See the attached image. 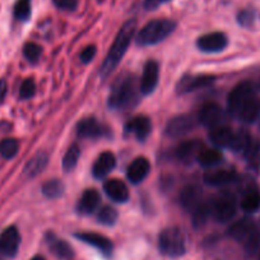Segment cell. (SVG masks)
Here are the masks:
<instances>
[{
  "label": "cell",
  "mask_w": 260,
  "mask_h": 260,
  "mask_svg": "<svg viewBox=\"0 0 260 260\" xmlns=\"http://www.w3.org/2000/svg\"><path fill=\"white\" fill-rule=\"evenodd\" d=\"M234 136L235 133L229 126H217L214 129H212L211 134H209V138H211V142L216 147H218V148H226V147L231 146Z\"/></svg>",
  "instance_id": "cell-25"
},
{
  "label": "cell",
  "mask_w": 260,
  "mask_h": 260,
  "mask_svg": "<svg viewBox=\"0 0 260 260\" xmlns=\"http://www.w3.org/2000/svg\"><path fill=\"white\" fill-rule=\"evenodd\" d=\"M19 151V143L17 139L7 138L0 142V156L6 159H11L17 156Z\"/></svg>",
  "instance_id": "cell-33"
},
{
  "label": "cell",
  "mask_w": 260,
  "mask_h": 260,
  "mask_svg": "<svg viewBox=\"0 0 260 260\" xmlns=\"http://www.w3.org/2000/svg\"><path fill=\"white\" fill-rule=\"evenodd\" d=\"M212 214V203H201L192 211V226L197 230L202 229L207 223Z\"/></svg>",
  "instance_id": "cell-29"
},
{
  "label": "cell",
  "mask_w": 260,
  "mask_h": 260,
  "mask_svg": "<svg viewBox=\"0 0 260 260\" xmlns=\"http://www.w3.org/2000/svg\"><path fill=\"white\" fill-rule=\"evenodd\" d=\"M204 182L211 186H223L231 184L236 179V174L232 170H214L204 174Z\"/></svg>",
  "instance_id": "cell-22"
},
{
  "label": "cell",
  "mask_w": 260,
  "mask_h": 260,
  "mask_svg": "<svg viewBox=\"0 0 260 260\" xmlns=\"http://www.w3.org/2000/svg\"><path fill=\"white\" fill-rule=\"evenodd\" d=\"M104 190L111 201L116 203H126L129 201V190L124 181L110 179L104 184Z\"/></svg>",
  "instance_id": "cell-15"
},
{
  "label": "cell",
  "mask_w": 260,
  "mask_h": 260,
  "mask_svg": "<svg viewBox=\"0 0 260 260\" xmlns=\"http://www.w3.org/2000/svg\"><path fill=\"white\" fill-rule=\"evenodd\" d=\"M152 122L147 116H136L130 120L126 125V132L130 134H134L139 142H144L151 134Z\"/></svg>",
  "instance_id": "cell-16"
},
{
  "label": "cell",
  "mask_w": 260,
  "mask_h": 260,
  "mask_svg": "<svg viewBox=\"0 0 260 260\" xmlns=\"http://www.w3.org/2000/svg\"><path fill=\"white\" fill-rule=\"evenodd\" d=\"M176 28V23L171 19H153L148 22L137 35L139 46H152L166 40Z\"/></svg>",
  "instance_id": "cell-3"
},
{
  "label": "cell",
  "mask_w": 260,
  "mask_h": 260,
  "mask_svg": "<svg viewBox=\"0 0 260 260\" xmlns=\"http://www.w3.org/2000/svg\"><path fill=\"white\" fill-rule=\"evenodd\" d=\"M64 192V184L60 180H50L42 186V194L49 199L60 198Z\"/></svg>",
  "instance_id": "cell-31"
},
{
  "label": "cell",
  "mask_w": 260,
  "mask_h": 260,
  "mask_svg": "<svg viewBox=\"0 0 260 260\" xmlns=\"http://www.w3.org/2000/svg\"><path fill=\"white\" fill-rule=\"evenodd\" d=\"M42 54V49L35 42H28V44L24 45L23 47V55L27 59V61L32 62V64H36L40 60Z\"/></svg>",
  "instance_id": "cell-38"
},
{
  "label": "cell",
  "mask_w": 260,
  "mask_h": 260,
  "mask_svg": "<svg viewBox=\"0 0 260 260\" xmlns=\"http://www.w3.org/2000/svg\"><path fill=\"white\" fill-rule=\"evenodd\" d=\"M259 114L260 101L257 99H255V96H252L249 101L245 102V105L241 107V110H240L236 117H239L242 122L251 124V122H254L257 119Z\"/></svg>",
  "instance_id": "cell-26"
},
{
  "label": "cell",
  "mask_w": 260,
  "mask_h": 260,
  "mask_svg": "<svg viewBox=\"0 0 260 260\" xmlns=\"http://www.w3.org/2000/svg\"><path fill=\"white\" fill-rule=\"evenodd\" d=\"M21 245V235L14 226L8 227L0 235V252L8 257L16 256Z\"/></svg>",
  "instance_id": "cell-9"
},
{
  "label": "cell",
  "mask_w": 260,
  "mask_h": 260,
  "mask_svg": "<svg viewBox=\"0 0 260 260\" xmlns=\"http://www.w3.org/2000/svg\"><path fill=\"white\" fill-rule=\"evenodd\" d=\"M202 202V187L199 185H187L181 190L180 203L186 211H194Z\"/></svg>",
  "instance_id": "cell-18"
},
{
  "label": "cell",
  "mask_w": 260,
  "mask_h": 260,
  "mask_svg": "<svg viewBox=\"0 0 260 260\" xmlns=\"http://www.w3.org/2000/svg\"><path fill=\"white\" fill-rule=\"evenodd\" d=\"M252 96H254V87L250 82H242V83L237 84L231 91L229 96V101H227L230 114L232 116H237L245 102L249 101Z\"/></svg>",
  "instance_id": "cell-6"
},
{
  "label": "cell",
  "mask_w": 260,
  "mask_h": 260,
  "mask_svg": "<svg viewBox=\"0 0 260 260\" xmlns=\"http://www.w3.org/2000/svg\"><path fill=\"white\" fill-rule=\"evenodd\" d=\"M151 171V164L146 157H138L134 159L130 166L127 167V179L133 184H139L147 177V175Z\"/></svg>",
  "instance_id": "cell-17"
},
{
  "label": "cell",
  "mask_w": 260,
  "mask_h": 260,
  "mask_svg": "<svg viewBox=\"0 0 260 260\" xmlns=\"http://www.w3.org/2000/svg\"><path fill=\"white\" fill-rule=\"evenodd\" d=\"M138 99V87L136 77L132 74H124L117 78L112 86L109 96V106L112 110H126L133 107Z\"/></svg>",
  "instance_id": "cell-2"
},
{
  "label": "cell",
  "mask_w": 260,
  "mask_h": 260,
  "mask_svg": "<svg viewBox=\"0 0 260 260\" xmlns=\"http://www.w3.org/2000/svg\"><path fill=\"white\" fill-rule=\"evenodd\" d=\"M251 143V138H250V134L245 130H241L239 133H236L232 139V143L230 146V148L234 149L235 152H245L247 149V147Z\"/></svg>",
  "instance_id": "cell-34"
},
{
  "label": "cell",
  "mask_w": 260,
  "mask_h": 260,
  "mask_svg": "<svg viewBox=\"0 0 260 260\" xmlns=\"http://www.w3.org/2000/svg\"><path fill=\"white\" fill-rule=\"evenodd\" d=\"M52 2H54V6L60 11L73 12L78 7V0H52Z\"/></svg>",
  "instance_id": "cell-41"
},
{
  "label": "cell",
  "mask_w": 260,
  "mask_h": 260,
  "mask_svg": "<svg viewBox=\"0 0 260 260\" xmlns=\"http://www.w3.org/2000/svg\"><path fill=\"white\" fill-rule=\"evenodd\" d=\"M197 44H198L201 51L218 52L222 51L227 46L229 40H227V36L223 32H212V34L199 37Z\"/></svg>",
  "instance_id": "cell-11"
},
{
  "label": "cell",
  "mask_w": 260,
  "mask_h": 260,
  "mask_svg": "<svg viewBox=\"0 0 260 260\" xmlns=\"http://www.w3.org/2000/svg\"><path fill=\"white\" fill-rule=\"evenodd\" d=\"M96 52H97V50H96V46H94V45H89V46H87L86 49L81 52L82 62H84V64H88V62H91L92 60H93V57L96 56Z\"/></svg>",
  "instance_id": "cell-42"
},
{
  "label": "cell",
  "mask_w": 260,
  "mask_h": 260,
  "mask_svg": "<svg viewBox=\"0 0 260 260\" xmlns=\"http://www.w3.org/2000/svg\"><path fill=\"white\" fill-rule=\"evenodd\" d=\"M213 82V76H206V74H202V76H186L180 79L176 89L179 93H189V92L197 91L199 88L211 86Z\"/></svg>",
  "instance_id": "cell-12"
},
{
  "label": "cell",
  "mask_w": 260,
  "mask_h": 260,
  "mask_svg": "<svg viewBox=\"0 0 260 260\" xmlns=\"http://www.w3.org/2000/svg\"><path fill=\"white\" fill-rule=\"evenodd\" d=\"M204 149L203 142L194 139V141L185 142L180 144L176 149V157L184 164H191L194 159H198L201 152Z\"/></svg>",
  "instance_id": "cell-14"
},
{
  "label": "cell",
  "mask_w": 260,
  "mask_h": 260,
  "mask_svg": "<svg viewBox=\"0 0 260 260\" xmlns=\"http://www.w3.org/2000/svg\"><path fill=\"white\" fill-rule=\"evenodd\" d=\"M117 212L115 211L112 207H104L101 211L99 212V221L100 223L105 224V226H114L117 221Z\"/></svg>",
  "instance_id": "cell-37"
},
{
  "label": "cell",
  "mask_w": 260,
  "mask_h": 260,
  "mask_svg": "<svg viewBox=\"0 0 260 260\" xmlns=\"http://www.w3.org/2000/svg\"><path fill=\"white\" fill-rule=\"evenodd\" d=\"M137 31V21L136 19H130V21L125 22L120 31L117 32L116 37H115L112 46L110 49L109 54H107L106 59H105L104 64H102L101 69H100V74L102 78L109 77L112 72L116 69L119 62L121 61L122 56L125 52L127 51L130 42L134 39V35Z\"/></svg>",
  "instance_id": "cell-1"
},
{
  "label": "cell",
  "mask_w": 260,
  "mask_h": 260,
  "mask_svg": "<svg viewBox=\"0 0 260 260\" xmlns=\"http://www.w3.org/2000/svg\"><path fill=\"white\" fill-rule=\"evenodd\" d=\"M35 93H36V83L34 79L28 78L23 81L19 88V97L23 100H29L35 96Z\"/></svg>",
  "instance_id": "cell-39"
},
{
  "label": "cell",
  "mask_w": 260,
  "mask_h": 260,
  "mask_svg": "<svg viewBox=\"0 0 260 260\" xmlns=\"http://www.w3.org/2000/svg\"><path fill=\"white\" fill-rule=\"evenodd\" d=\"M259 260H260V256H259Z\"/></svg>",
  "instance_id": "cell-47"
},
{
  "label": "cell",
  "mask_w": 260,
  "mask_h": 260,
  "mask_svg": "<svg viewBox=\"0 0 260 260\" xmlns=\"http://www.w3.org/2000/svg\"><path fill=\"white\" fill-rule=\"evenodd\" d=\"M195 126L194 117L190 115L182 114L179 116H175L167 122L166 134L171 138H181L189 134Z\"/></svg>",
  "instance_id": "cell-7"
},
{
  "label": "cell",
  "mask_w": 260,
  "mask_h": 260,
  "mask_svg": "<svg viewBox=\"0 0 260 260\" xmlns=\"http://www.w3.org/2000/svg\"><path fill=\"white\" fill-rule=\"evenodd\" d=\"M77 133L82 138L96 139L104 136L105 127L94 117H86L77 125Z\"/></svg>",
  "instance_id": "cell-19"
},
{
  "label": "cell",
  "mask_w": 260,
  "mask_h": 260,
  "mask_svg": "<svg viewBox=\"0 0 260 260\" xmlns=\"http://www.w3.org/2000/svg\"><path fill=\"white\" fill-rule=\"evenodd\" d=\"M171 0H144V7H146L148 11H153V9L158 8L159 6L165 3H169Z\"/></svg>",
  "instance_id": "cell-44"
},
{
  "label": "cell",
  "mask_w": 260,
  "mask_h": 260,
  "mask_svg": "<svg viewBox=\"0 0 260 260\" xmlns=\"http://www.w3.org/2000/svg\"><path fill=\"white\" fill-rule=\"evenodd\" d=\"M256 230L254 221L250 218H242L237 221L236 223L232 224L229 229V235L234 240L240 242H244L252 232Z\"/></svg>",
  "instance_id": "cell-21"
},
{
  "label": "cell",
  "mask_w": 260,
  "mask_h": 260,
  "mask_svg": "<svg viewBox=\"0 0 260 260\" xmlns=\"http://www.w3.org/2000/svg\"><path fill=\"white\" fill-rule=\"evenodd\" d=\"M14 17L21 22L28 21L31 17V0H18L14 6Z\"/></svg>",
  "instance_id": "cell-35"
},
{
  "label": "cell",
  "mask_w": 260,
  "mask_h": 260,
  "mask_svg": "<svg viewBox=\"0 0 260 260\" xmlns=\"http://www.w3.org/2000/svg\"><path fill=\"white\" fill-rule=\"evenodd\" d=\"M223 159V154H222L221 151L218 149H206L201 152L198 159L197 161L199 162V165L206 169H212V167L219 165Z\"/></svg>",
  "instance_id": "cell-28"
},
{
  "label": "cell",
  "mask_w": 260,
  "mask_h": 260,
  "mask_svg": "<svg viewBox=\"0 0 260 260\" xmlns=\"http://www.w3.org/2000/svg\"><path fill=\"white\" fill-rule=\"evenodd\" d=\"M7 92H8V86H7V82L4 79H0V104L4 101L7 96Z\"/></svg>",
  "instance_id": "cell-45"
},
{
  "label": "cell",
  "mask_w": 260,
  "mask_h": 260,
  "mask_svg": "<svg viewBox=\"0 0 260 260\" xmlns=\"http://www.w3.org/2000/svg\"><path fill=\"white\" fill-rule=\"evenodd\" d=\"M259 247H260V231L256 229L244 241V249H245V252H246V255L252 256V255L257 251Z\"/></svg>",
  "instance_id": "cell-36"
},
{
  "label": "cell",
  "mask_w": 260,
  "mask_h": 260,
  "mask_svg": "<svg viewBox=\"0 0 260 260\" xmlns=\"http://www.w3.org/2000/svg\"><path fill=\"white\" fill-rule=\"evenodd\" d=\"M159 78V67L158 62L154 60H149L144 65L142 79L139 82V91L143 94H151L156 89Z\"/></svg>",
  "instance_id": "cell-8"
},
{
  "label": "cell",
  "mask_w": 260,
  "mask_h": 260,
  "mask_svg": "<svg viewBox=\"0 0 260 260\" xmlns=\"http://www.w3.org/2000/svg\"><path fill=\"white\" fill-rule=\"evenodd\" d=\"M100 202H101V198H100V194L97 190H86L78 203V211L83 214L93 213V212L99 208Z\"/></svg>",
  "instance_id": "cell-24"
},
{
  "label": "cell",
  "mask_w": 260,
  "mask_h": 260,
  "mask_svg": "<svg viewBox=\"0 0 260 260\" xmlns=\"http://www.w3.org/2000/svg\"><path fill=\"white\" fill-rule=\"evenodd\" d=\"M47 245H49L50 250L52 254L56 255L57 257L64 260H71L74 256V250L71 245L64 240H59L54 237L52 235L47 236Z\"/></svg>",
  "instance_id": "cell-23"
},
{
  "label": "cell",
  "mask_w": 260,
  "mask_h": 260,
  "mask_svg": "<svg viewBox=\"0 0 260 260\" xmlns=\"http://www.w3.org/2000/svg\"><path fill=\"white\" fill-rule=\"evenodd\" d=\"M32 260H45V259L42 256H35Z\"/></svg>",
  "instance_id": "cell-46"
},
{
  "label": "cell",
  "mask_w": 260,
  "mask_h": 260,
  "mask_svg": "<svg viewBox=\"0 0 260 260\" xmlns=\"http://www.w3.org/2000/svg\"><path fill=\"white\" fill-rule=\"evenodd\" d=\"M223 110L221 106H218L217 104H206L201 109L199 112V121L202 125L207 127H211L214 129L217 126H221V124L223 122Z\"/></svg>",
  "instance_id": "cell-10"
},
{
  "label": "cell",
  "mask_w": 260,
  "mask_h": 260,
  "mask_svg": "<svg viewBox=\"0 0 260 260\" xmlns=\"http://www.w3.org/2000/svg\"><path fill=\"white\" fill-rule=\"evenodd\" d=\"M76 237L81 241H83L84 244H88L91 246L96 247L97 250L102 252L105 255H110L114 249V245H112L111 240L107 239L104 235L96 234V232H83V234H77Z\"/></svg>",
  "instance_id": "cell-13"
},
{
  "label": "cell",
  "mask_w": 260,
  "mask_h": 260,
  "mask_svg": "<svg viewBox=\"0 0 260 260\" xmlns=\"http://www.w3.org/2000/svg\"><path fill=\"white\" fill-rule=\"evenodd\" d=\"M212 214L216 221L221 223L230 222L236 214V201L235 197L229 192L219 195L218 198L212 203Z\"/></svg>",
  "instance_id": "cell-5"
},
{
  "label": "cell",
  "mask_w": 260,
  "mask_h": 260,
  "mask_svg": "<svg viewBox=\"0 0 260 260\" xmlns=\"http://www.w3.org/2000/svg\"><path fill=\"white\" fill-rule=\"evenodd\" d=\"M47 164H49V157L44 152L35 154L28 162H27L26 167H24V174L29 177H35L37 175L41 174L45 169H46Z\"/></svg>",
  "instance_id": "cell-27"
},
{
  "label": "cell",
  "mask_w": 260,
  "mask_h": 260,
  "mask_svg": "<svg viewBox=\"0 0 260 260\" xmlns=\"http://www.w3.org/2000/svg\"><path fill=\"white\" fill-rule=\"evenodd\" d=\"M79 157H81V148L77 144L69 147L64 158H62V169L68 172L72 171L77 166V164H78Z\"/></svg>",
  "instance_id": "cell-32"
},
{
  "label": "cell",
  "mask_w": 260,
  "mask_h": 260,
  "mask_svg": "<svg viewBox=\"0 0 260 260\" xmlns=\"http://www.w3.org/2000/svg\"><path fill=\"white\" fill-rule=\"evenodd\" d=\"M239 23L244 27H250L254 23V13L251 11H244L239 14Z\"/></svg>",
  "instance_id": "cell-43"
},
{
  "label": "cell",
  "mask_w": 260,
  "mask_h": 260,
  "mask_svg": "<svg viewBox=\"0 0 260 260\" xmlns=\"http://www.w3.org/2000/svg\"><path fill=\"white\" fill-rule=\"evenodd\" d=\"M241 208L246 213H254L260 209V191L249 190L241 199Z\"/></svg>",
  "instance_id": "cell-30"
},
{
  "label": "cell",
  "mask_w": 260,
  "mask_h": 260,
  "mask_svg": "<svg viewBox=\"0 0 260 260\" xmlns=\"http://www.w3.org/2000/svg\"><path fill=\"white\" fill-rule=\"evenodd\" d=\"M115 165H116V158L111 152H104L99 156V158L94 162L93 167H92V172L96 179H104L105 176L110 174L114 170Z\"/></svg>",
  "instance_id": "cell-20"
},
{
  "label": "cell",
  "mask_w": 260,
  "mask_h": 260,
  "mask_svg": "<svg viewBox=\"0 0 260 260\" xmlns=\"http://www.w3.org/2000/svg\"><path fill=\"white\" fill-rule=\"evenodd\" d=\"M159 251L170 257L182 256L186 251V240L184 234L177 227H169L159 234Z\"/></svg>",
  "instance_id": "cell-4"
},
{
  "label": "cell",
  "mask_w": 260,
  "mask_h": 260,
  "mask_svg": "<svg viewBox=\"0 0 260 260\" xmlns=\"http://www.w3.org/2000/svg\"><path fill=\"white\" fill-rule=\"evenodd\" d=\"M245 156L249 159L252 166H257L260 164V143L251 142L247 149L245 151Z\"/></svg>",
  "instance_id": "cell-40"
}]
</instances>
